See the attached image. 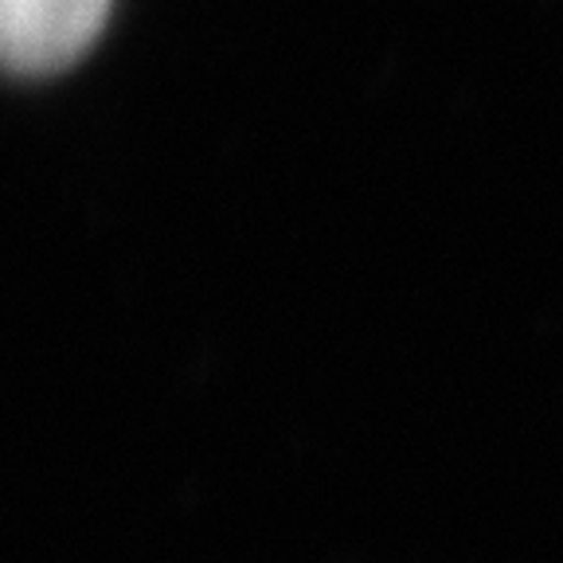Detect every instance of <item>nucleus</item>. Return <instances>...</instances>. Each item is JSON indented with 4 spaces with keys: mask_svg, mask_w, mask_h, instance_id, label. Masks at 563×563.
Instances as JSON below:
<instances>
[{
    "mask_svg": "<svg viewBox=\"0 0 563 563\" xmlns=\"http://www.w3.org/2000/svg\"><path fill=\"white\" fill-rule=\"evenodd\" d=\"M114 0H0V44L16 75L70 67L102 32Z\"/></svg>",
    "mask_w": 563,
    "mask_h": 563,
    "instance_id": "nucleus-1",
    "label": "nucleus"
}]
</instances>
